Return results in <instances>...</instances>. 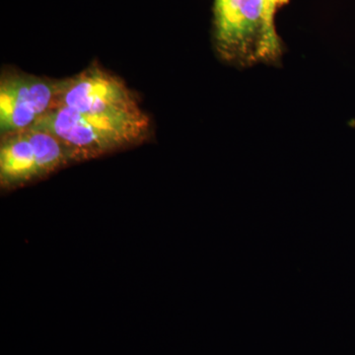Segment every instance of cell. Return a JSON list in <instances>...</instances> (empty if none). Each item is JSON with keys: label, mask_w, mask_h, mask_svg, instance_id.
<instances>
[{"label": "cell", "mask_w": 355, "mask_h": 355, "mask_svg": "<svg viewBox=\"0 0 355 355\" xmlns=\"http://www.w3.org/2000/svg\"><path fill=\"white\" fill-rule=\"evenodd\" d=\"M83 114H114L141 110L130 91L118 77L99 67L60 81L58 107Z\"/></svg>", "instance_id": "obj_5"}, {"label": "cell", "mask_w": 355, "mask_h": 355, "mask_svg": "<svg viewBox=\"0 0 355 355\" xmlns=\"http://www.w3.org/2000/svg\"><path fill=\"white\" fill-rule=\"evenodd\" d=\"M60 81L10 74L0 83V130L2 135L32 128L57 108Z\"/></svg>", "instance_id": "obj_4"}, {"label": "cell", "mask_w": 355, "mask_h": 355, "mask_svg": "<svg viewBox=\"0 0 355 355\" xmlns=\"http://www.w3.org/2000/svg\"><path fill=\"white\" fill-rule=\"evenodd\" d=\"M74 160L69 148L46 130L30 128L6 135L0 148L2 184L30 181Z\"/></svg>", "instance_id": "obj_3"}, {"label": "cell", "mask_w": 355, "mask_h": 355, "mask_svg": "<svg viewBox=\"0 0 355 355\" xmlns=\"http://www.w3.org/2000/svg\"><path fill=\"white\" fill-rule=\"evenodd\" d=\"M57 137L74 159L92 158L139 141L149 130L142 112L83 114L57 107L32 127Z\"/></svg>", "instance_id": "obj_1"}, {"label": "cell", "mask_w": 355, "mask_h": 355, "mask_svg": "<svg viewBox=\"0 0 355 355\" xmlns=\"http://www.w3.org/2000/svg\"><path fill=\"white\" fill-rule=\"evenodd\" d=\"M277 1L280 2V3H282V6H284V4L287 3V1H288V0H277Z\"/></svg>", "instance_id": "obj_6"}, {"label": "cell", "mask_w": 355, "mask_h": 355, "mask_svg": "<svg viewBox=\"0 0 355 355\" xmlns=\"http://www.w3.org/2000/svg\"><path fill=\"white\" fill-rule=\"evenodd\" d=\"M280 6L277 0H214V34L221 55L241 64L279 57L275 14Z\"/></svg>", "instance_id": "obj_2"}]
</instances>
